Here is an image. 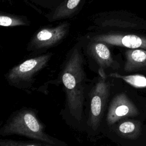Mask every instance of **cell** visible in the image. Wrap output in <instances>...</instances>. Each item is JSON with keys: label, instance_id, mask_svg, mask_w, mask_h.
I'll return each instance as SVG.
<instances>
[{"label": "cell", "instance_id": "14", "mask_svg": "<svg viewBox=\"0 0 146 146\" xmlns=\"http://www.w3.org/2000/svg\"><path fill=\"white\" fill-rule=\"evenodd\" d=\"M117 131L119 135L122 137L133 139L139 133V125L132 121H125L118 125Z\"/></svg>", "mask_w": 146, "mask_h": 146}, {"label": "cell", "instance_id": "1", "mask_svg": "<svg viewBox=\"0 0 146 146\" xmlns=\"http://www.w3.org/2000/svg\"><path fill=\"white\" fill-rule=\"evenodd\" d=\"M82 47V39L71 48L67 55L61 75L69 111L78 121L82 119L84 100V60Z\"/></svg>", "mask_w": 146, "mask_h": 146}, {"label": "cell", "instance_id": "16", "mask_svg": "<svg viewBox=\"0 0 146 146\" xmlns=\"http://www.w3.org/2000/svg\"><path fill=\"white\" fill-rule=\"evenodd\" d=\"M0 146H40L39 144L12 140H1Z\"/></svg>", "mask_w": 146, "mask_h": 146}, {"label": "cell", "instance_id": "7", "mask_svg": "<svg viewBox=\"0 0 146 146\" xmlns=\"http://www.w3.org/2000/svg\"><path fill=\"white\" fill-rule=\"evenodd\" d=\"M110 84L106 78L100 76L93 88L90 96V111L88 124L93 130L99 127L106 102L109 96Z\"/></svg>", "mask_w": 146, "mask_h": 146}, {"label": "cell", "instance_id": "2", "mask_svg": "<svg viewBox=\"0 0 146 146\" xmlns=\"http://www.w3.org/2000/svg\"><path fill=\"white\" fill-rule=\"evenodd\" d=\"M2 136L17 135L45 142L51 145L59 146L56 140L44 131L43 125L35 112L27 109L14 113L1 129Z\"/></svg>", "mask_w": 146, "mask_h": 146}, {"label": "cell", "instance_id": "5", "mask_svg": "<svg viewBox=\"0 0 146 146\" xmlns=\"http://www.w3.org/2000/svg\"><path fill=\"white\" fill-rule=\"evenodd\" d=\"M83 37L90 40L102 42L108 46L146 50V36L129 31L89 32Z\"/></svg>", "mask_w": 146, "mask_h": 146}, {"label": "cell", "instance_id": "6", "mask_svg": "<svg viewBox=\"0 0 146 146\" xmlns=\"http://www.w3.org/2000/svg\"><path fill=\"white\" fill-rule=\"evenodd\" d=\"M70 29V23L67 21L61 22L55 26L40 28L30 39L27 50L35 51L55 46L66 38Z\"/></svg>", "mask_w": 146, "mask_h": 146}, {"label": "cell", "instance_id": "12", "mask_svg": "<svg viewBox=\"0 0 146 146\" xmlns=\"http://www.w3.org/2000/svg\"><path fill=\"white\" fill-rule=\"evenodd\" d=\"M30 21L25 15H16L10 13H1L0 26L6 27H13L21 26H29Z\"/></svg>", "mask_w": 146, "mask_h": 146}, {"label": "cell", "instance_id": "15", "mask_svg": "<svg viewBox=\"0 0 146 146\" xmlns=\"http://www.w3.org/2000/svg\"><path fill=\"white\" fill-rule=\"evenodd\" d=\"M33 6L47 9L49 12L58 7L64 0H27Z\"/></svg>", "mask_w": 146, "mask_h": 146}, {"label": "cell", "instance_id": "3", "mask_svg": "<svg viewBox=\"0 0 146 146\" xmlns=\"http://www.w3.org/2000/svg\"><path fill=\"white\" fill-rule=\"evenodd\" d=\"M87 30L94 33L146 30V21L125 10L106 11L91 17Z\"/></svg>", "mask_w": 146, "mask_h": 146}, {"label": "cell", "instance_id": "9", "mask_svg": "<svg viewBox=\"0 0 146 146\" xmlns=\"http://www.w3.org/2000/svg\"><path fill=\"white\" fill-rule=\"evenodd\" d=\"M138 113L137 107L127 95L124 92L120 93L111 102L107 114V122L111 125L122 118L135 116Z\"/></svg>", "mask_w": 146, "mask_h": 146}, {"label": "cell", "instance_id": "8", "mask_svg": "<svg viewBox=\"0 0 146 146\" xmlns=\"http://www.w3.org/2000/svg\"><path fill=\"white\" fill-rule=\"evenodd\" d=\"M84 38L87 41L86 50L87 54L99 66V75L106 78L105 70L108 68H115L117 66V63L113 59L108 45L102 42L90 40Z\"/></svg>", "mask_w": 146, "mask_h": 146}, {"label": "cell", "instance_id": "4", "mask_svg": "<svg viewBox=\"0 0 146 146\" xmlns=\"http://www.w3.org/2000/svg\"><path fill=\"white\" fill-rule=\"evenodd\" d=\"M52 56V54L49 52L25 60L9 70L6 75L7 80L17 87L31 83L34 76L46 66Z\"/></svg>", "mask_w": 146, "mask_h": 146}, {"label": "cell", "instance_id": "10", "mask_svg": "<svg viewBox=\"0 0 146 146\" xmlns=\"http://www.w3.org/2000/svg\"><path fill=\"white\" fill-rule=\"evenodd\" d=\"M92 1L64 0L55 9L47 12L45 14V17L50 22L72 18Z\"/></svg>", "mask_w": 146, "mask_h": 146}, {"label": "cell", "instance_id": "13", "mask_svg": "<svg viewBox=\"0 0 146 146\" xmlns=\"http://www.w3.org/2000/svg\"><path fill=\"white\" fill-rule=\"evenodd\" d=\"M110 77L121 79L130 86L136 88H146V77L140 74L123 75L118 73H111Z\"/></svg>", "mask_w": 146, "mask_h": 146}, {"label": "cell", "instance_id": "11", "mask_svg": "<svg viewBox=\"0 0 146 146\" xmlns=\"http://www.w3.org/2000/svg\"><path fill=\"white\" fill-rule=\"evenodd\" d=\"M125 56L124 70L125 72L146 69V50L128 49L125 52Z\"/></svg>", "mask_w": 146, "mask_h": 146}, {"label": "cell", "instance_id": "17", "mask_svg": "<svg viewBox=\"0 0 146 146\" xmlns=\"http://www.w3.org/2000/svg\"><path fill=\"white\" fill-rule=\"evenodd\" d=\"M2 2H10V1H11V0H1Z\"/></svg>", "mask_w": 146, "mask_h": 146}]
</instances>
